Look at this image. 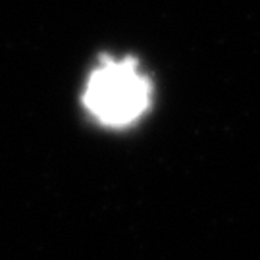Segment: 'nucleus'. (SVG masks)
<instances>
[{"label": "nucleus", "mask_w": 260, "mask_h": 260, "mask_svg": "<svg viewBox=\"0 0 260 260\" xmlns=\"http://www.w3.org/2000/svg\"><path fill=\"white\" fill-rule=\"evenodd\" d=\"M152 87L135 60L104 58L94 66L81 101L87 112L106 127H127L149 110Z\"/></svg>", "instance_id": "1"}]
</instances>
